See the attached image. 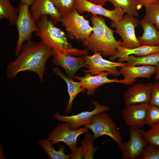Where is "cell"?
<instances>
[{"label": "cell", "instance_id": "ac0fdd59", "mask_svg": "<svg viewBox=\"0 0 159 159\" xmlns=\"http://www.w3.org/2000/svg\"><path fill=\"white\" fill-rule=\"evenodd\" d=\"M156 66L152 65H140L138 66L128 64L120 67L119 71L121 75L126 80H134L138 77L149 79L155 73Z\"/></svg>", "mask_w": 159, "mask_h": 159}, {"label": "cell", "instance_id": "44dd1931", "mask_svg": "<svg viewBox=\"0 0 159 159\" xmlns=\"http://www.w3.org/2000/svg\"><path fill=\"white\" fill-rule=\"evenodd\" d=\"M158 52H159V45L142 46L132 49L127 48L120 46L117 48V53L114 56L109 57V59L113 60L117 58L131 55L143 56Z\"/></svg>", "mask_w": 159, "mask_h": 159}, {"label": "cell", "instance_id": "74e56055", "mask_svg": "<svg viewBox=\"0 0 159 159\" xmlns=\"http://www.w3.org/2000/svg\"><path fill=\"white\" fill-rule=\"evenodd\" d=\"M156 67L157 69L155 73V79L157 80H159V63L156 65Z\"/></svg>", "mask_w": 159, "mask_h": 159}, {"label": "cell", "instance_id": "d6a6232c", "mask_svg": "<svg viewBox=\"0 0 159 159\" xmlns=\"http://www.w3.org/2000/svg\"><path fill=\"white\" fill-rule=\"evenodd\" d=\"M149 104L159 107V81L155 82L152 84L151 95Z\"/></svg>", "mask_w": 159, "mask_h": 159}, {"label": "cell", "instance_id": "1f68e13d", "mask_svg": "<svg viewBox=\"0 0 159 159\" xmlns=\"http://www.w3.org/2000/svg\"><path fill=\"white\" fill-rule=\"evenodd\" d=\"M139 159H159V146L148 144Z\"/></svg>", "mask_w": 159, "mask_h": 159}, {"label": "cell", "instance_id": "5bb4252c", "mask_svg": "<svg viewBox=\"0 0 159 159\" xmlns=\"http://www.w3.org/2000/svg\"><path fill=\"white\" fill-rule=\"evenodd\" d=\"M149 105L144 103L126 106L121 115L126 125L141 127L145 125Z\"/></svg>", "mask_w": 159, "mask_h": 159}, {"label": "cell", "instance_id": "d4e9b609", "mask_svg": "<svg viewBox=\"0 0 159 159\" xmlns=\"http://www.w3.org/2000/svg\"><path fill=\"white\" fill-rule=\"evenodd\" d=\"M112 3L115 7H120L124 13L133 16H139L138 11L142 6L135 0H106Z\"/></svg>", "mask_w": 159, "mask_h": 159}, {"label": "cell", "instance_id": "5b68a950", "mask_svg": "<svg viewBox=\"0 0 159 159\" xmlns=\"http://www.w3.org/2000/svg\"><path fill=\"white\" fill-rule=\"evenodd\" d=\"M94 133L95 139L102 135L110 137L118 144L122 142L121 134L112 117L105 112L95 115L92 122L85 125Z\"/></svg>", "mask_w": 159, "mask_h": 159}, {"label": "cell", "instance_id": "d6986e66", "mask_svg": "<svg viewBox=\"0 0 159 159\" xmlns=\"http://www.w3.org/2000/svg\"><path fill=\"white\" fill-rule=\"evenodd\" d=\"M139 22L143 30L142 35L137 38L140 46L159 45V30L153 24L142 19Z\"/></svg>", "mask_w": 159, "mask_h": 159}, {"label": "cell", "instance_id": "3957f363", "mask_svg": "<svg viewBox=\"0 0 159 159\" xmlns=\"http://www.w3.org/2000/svg\"><path fill=\"white\" fill-rule=\"evenodd\" d=\"M60 21L71 39L82 41L83 43L93 30L89 21L80 14L76 9L62 16Z\"/></svg>", "mask_w": 159, "mask_h": 159}, {"label": "cell", "instance_id": "7a4b0ae2", "mask_svg": "<svg viewBox=\"0 0 159 159\" xmlns=\"http://www.w3.org/2000/svg\"><path fill=\"white\" fill-rule=\"evenodd\" d=\"M39 30L35 35L41 39V42L53 52V54L67 53L73 56L87 55V49L74 48L69 42L64 32L56 26L49 20L47 15L42 16L37 22Z\"/></svg>", "mask_w": 159, "mask_h": 159}, {"label": "cell", "instance_id": "6da1fadb", "mask_svg": "<svg viewBox=\"0 0 159 159\" xmlns=\"http://www.w3.org/2000/svg\"><path fill=\"white\" fill-rule=\"evenodd\" d=\"M53 52L41 42L29 41L22 47L17 57L8 66L6 74L9 79L16 77L21 71H28L37 74L41 81L45 70L46 62Z\"/></svg>", "mask_w": 159, "mask_h": 159}, {"label": "cell", "instance_id": "4316f807", "mask_svg": "<svg viewBox=\"0 0 159 159\" xmlns=\"http://www.w3.org/2000/svg\"><path fill=\"white\" fill-rule=\"evenodd\" d=\"M87 133L81 141L83 158L92 159L93 158L94 153L97 147L94 146V142L95 139L94 135L92 133Z\"/></svg>", "mask_w": 159, "mask_h": 159}, {"label": "cell", "instance_id": "e0dca14e", "mask_svg": "<svg viewBox=\"0 0 159 159\" xmlns=\"http://www.w3.org/2000/svg\"><path fill=\"white\" fill-rule=\"evenodd\" d=\"M30 11L36 22L43 15H49L56 22L60 21L62 17L60 13L51 0H34Z\"/></svg>", "mask_w": 159, "mask_h": 159}, {"label": "cell", "instance_id": "277c9868", "mask_svg": "<svg viewBox=\"0 0 159 159\" xmlns=\"http://www.w3.org/2000/svg\"><path fill=\"white\" fill-rule=\"evenodd\" d=\"M28 5L21 3L18 8V14L15 25L18 31V39L16 48V56L20 53L23 43L30 41L32 33L39 30Z\"/></svg>", "mask_w": 159, "mask_h": 159}, {"label": "cell", "instance_id": "603a6c76", "mask_svg": "<svg viewBox=\"0 0 159 159\" xmlns=\"http://www.w3.org/2000/svg\"><path fill=\"white\" fill-rule=\"evenodd\" d=\"M114 32L109 28L106 23L105 24V49L102 55L110 57L115 55L117 52V48L122 46L121 41H117L113 35Z\"/></svg>", "mask_w": 159, "mask_h": 159}, {"label": "cell", "instance_id": "f1b7e54d", "mask_svg": "<svg viewBox=\"0 0 159 159\" xmlns=\"http://www.w3.org/2000/svg\"><path fill=\"white\" fill-rule=\"evenodd\" d=\"M150 127L148 131L142 130L143 137L148 144L159 146V124Z\"/></svg>", "mask_w": 159, "mask_h": 159}, {"label": "cell", "instance_id": "f35d334b", "mask_svg": "<svg viewBox=\"0 0 159 159\" xmlns=\"http://www.w3.org/2000/svg\"><path fill=\"white\" fill-rule=\"evenodd\" d=\"M158 1H159V0H158Z\"/></svg>", "mask_w": 159, "mask_h": 159}, {"label": "cell", "instance_id": "484cf974", "mask_svg": "<svg viewBox=\"0 0 159 159\" xmlns=\"http://www.w3.org/2000/svg\"><path fill=\"white\" fill-rule=\"evenodd\" d=\"M18 14V8L13 6L9 0H0V19H6L10 25L15 24Z\"/></svg>", "mask_w": 159, "mask_h": 159}, {"label": "cell", "instance_id": "d590c367", "mask_svg": "<svg viewBox=\"0 0 159 159\" xmlns=\"http://www.w3.org/2000/svg\"><path fill=\"white\" fill-rule=\"evenodd\" d=\"M92 3L103 6L105 5L106 0H87Z\"/></svg>", "mask_w": 159, "mask_h": 159}, {"label": "cell", "instance_id": "ba28073f", "mask_svg": "<svg viewBox=\"0 0 159 159\" xmlns=\"http://www.w3.org/2000/svg\"><path fill=\"white\" fill-rule=\"evenodd\" d=\"M84 59L87 69L82 71L85 73H90L92 75L107 72L114 76L118 77L121 75L118 67L128 64L127 63L115 62L105 59L100 52L94 53L90 56L84 55Z\"/></svg>", "mask_w": 159, "mask_h": 159}, {"label": "cell", "instance_id": "7c38bea8", "mask_svg": "<svg viewBox=\"0 0 159 159\" xmlns=\"http://www.w3.org/2000/svg\"><path fill=\"white\" fill-rule=\"evenodd\" d=\"M91 20L93 30L90 36L83 43L87 49L94 53L102 54L105 49V20L101 16L92 15Z\"/></svg>", "mask_w": 159, "mask_h": 159}, {"label": "cell", "instance_id": "2e32d148", "mask_svg": "<svg viewBox=\"0 0 159 159\" xmlns=\"http://www.w3.org/2000/svg\"><path fill=\"white\" fill-rule=\"evenodd\" d=\"M52 59L55 65L63 67L69 77L72 79L79 69L87 65L84 59V55L75 57L67 53L54 54Z\"/></svg>", "mask_w": 159, "mask_h": 159}, {"label": "cell", "instance_id": "8992f818", "mask_svg": "<svg viewBox=\"0 0 159 159\" xmlns=\"http://www.w3.org/2000/svg\"><path fill=\"white\" fill-rule=\"evenodd\" d=\"M64 122L59 123L55 128L51 130L48 139L53 145L60 142H64L72 152L77 147V139L78 136L83 133L87 132L88 129L84 126L73 130L69 123Z\"/></svg>", "mask_w": 159, "mask_h": 159}, {"label": "cell", "instance_id": "9a60e30c", "mask_svg": "<svg viewBox=\"0 0 159 159\" xmlns=\"http://www.w3.org/2000/svg\"><path fill=\"white\" fill-rule=\"evenodd\" d=\"M153 83H137L128 89L123 95L126 106L150 102Z\"/></svg>", "mask_w": 159, "mask_h": 159}, {"label": "cell", "instance_id": "8fae6325", "mask_svg": "<svg viewBox=\"0 0 159 159\" xmlns=\"http://www.w3.org/2000/svg\"><path fill=\"white\" fill-rule=\"evenodd\" d=\"M111 74L107 72H103L99 74L92 75L90 73H86L83 77L78 76L74 78L79 80L81 86L87 90L88 95H93L97 89L105 84L116 82L126 85L133 84L136 79L119 80L116 78L109 79L107 76Z\"/></svg>", "mask_w": 159, "mask_h": 159}, {"label": "cell", "instance_id": "8d00e7d4", "mask_svg": "<svg viewBox=\"0 0 159 159\" xmlns=\"http://www.w3.org/2000/svg\"><path fill=\"white\" fill-rule=\"evenodd\" d=\"M21 3L26 4L29 6L32 5L34 0H20Z\"/></svg>", "mask_w": 159, "mask_h": 159}, {"label": "cell", "instance_id": "52a82bcc", "mask_svg": "<svg viewBox=\"0 0 159 159\" xmlns=\"http://www.w3.org/2000/svg\"><path fill=\"white\" fill-rule=\"evenodd\" d=\"M110 24L115 29L114 32L122 38V47L132 49L140 46L135 31V28L140 24L139 21L134 16L126 14L121 20L117 22L112 21Z\"/></svg>", "mask_w": 159, "mask_h": 159}, {"label": "cell", "instance_id": "30bf717a", "mask_svg": "<svg viewBox=\"0 0 159 159\" xmlns=\"http://www.w3.org/2000/svg\"><path fill=\"white\" fill-rule=\"evenodd\" d=\"M91 102L95 106V109L91 111H83L76 115L69 116L61 115L59 112H56L53 115V117L59 121L69 123L72 129H77L82 126H85L91 124L96 114L107 112L110 109L109 106L101 105L94 100H91Z\"/></svg>", "mask_w": 159, "mask_h": 159}, {"label": "cell", "instance_id": "e575fe53", "mask_svg": "<svg viewBox=\"0 0 159 159\" xmlns=\"http://www.w3.org/2000/svg\"><path fill=\"white\" fill-rule=\"evenodd\" d=\"M138 4L144 7L147 5L157 2L158 0H135Z\"/></svg>", "mask_w": 159, "mask_h": 159}, {"label": "cell", "instance_id": "83f0119b", "mask_svg": "<svg viewBox=\"0 0 159 159\" xmlns=\"http://www.w3.org/2000/svg\"><path fill=\"white\" fill-rule=\"evenodd\" d=\"M145 14L143 20L155 25L159 30V1L145 6Z\"/></svg>", "mask_w": 159, "mask_h": 159}, {"label": "cell", "instance_id": "9c48e42d", "mask_svg": "<svg viewBox=\"0 0 159 159\" xmlns=\"http://www.w3.org/2000/svg\"><path fill=\"white\" fill-rule=\"evenodd\" d=\"M130 138L127 142L118 144L124 159H139L148 144L143 138L142 130L135 126L130 127Z\"/></svg>", "mask_w": 159, "mask_h": 159}, {"label": "cell", "instance_id": "4dcf8cb0", "mask_svg": "<svg viewBox=\"0 0 159 159\" xmlns=\"http://www.w3.org/2000/svg\"><path fill=\"white\" fill-rule=\"evenodd\" d=\"M159 124V107L149 104L145 124L151 127Z\"/></svg>", "mask_w": 159, "mask_h": 159}, {"label": "cell", "instance_id": "7402d4cb", "mask_svg": "<svg viewBox=\"0 0 159 159\" xmlns=\"http://www.w3.org/2000/svg\"><path fill=\"white\" fill-rule=\"evenodd\" d=\"M119 62H127L129 65H152L156 66L159 63V52L143 56L130 55L118 58Z\"/></svg>", "mask_w": 159, "mask_h": 159}, {"label": "cell", "instance_id": "836d02e7", "mask_svg": "<svg viewBox=\"0 0 159 159\" xmlns=\"http://www.w3.org/2000/svg\"><path fill=\"white\" fill-rule=\"evenodd\" d=\"M83 158L82 146L77 147L71 153V159H80Z\"/></svg>", "mask_w": 159, "mask_h": 159}, {"label": "cell", "instance_id": "4fadbf2b", "mask_svg": "<svg viewBox=\"0 0 159 159\" xmlns=\"http://www.w3.org/2000/svg\"><path fill=\"white\" fill-rule=\"evenodd\" d=\"M75 8L79 13L87 12L93 15L103 16L117 22L121 20L124 13L120 7H115L114 9L109 10L103 6L90 2L87 0H75Z\"/></svg>", "mask_w": 159, "mask_h": 159}, {"label": "cell", "instance_id": "cb8c5ba5", "mask_svg": "<svg viewBox=\"0 0 159 159\" xmlns=\"http://www.w3.org/2000/svg\"><path fill=\"white\" fill-rule=\"evenodd\" d=\"M39 144L44 151L51 159H70L71 153L65 154L63 146L60 145L59 150H56L53 146V144L50 142L48 139L41 140L39 141Z\"/></svg>", "mask_w": 159, "mask_h": 159}, {"label": "cell", "instance_id": "ffe728a7", "mask_svg": "<svg viewBox=\"0 0 159 159\" xmlns=\"http://www.w3.org/2000/svg\"><path fill=\"white\" fill-rule=\"evenodd\" d=\"M53 70L54 72L57 75L64 80L67 84L69 98L65 110V113L68 114L72 110L73 100L79 93L85 92L86 89L81 86L80 82L74 81L72 79L65 75L58 68L54 67Z\"/></svg>", "mask_w": 159, "mask_h": 159}, {"label": "cell", "instance_id": "f546056e", "mask_svg": "<svg viewBox=\"0 0 159 159\" xmlns=\"http://www.w3.org/2000/svg\"><path fill=\"white\" fill-rule=\"evenodd\" d=\"M62 16L75 8V0H51Z\"/></svg>", "mask_w": 159, "mask_h": 159}]
</instances>
